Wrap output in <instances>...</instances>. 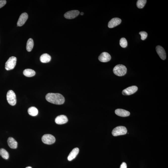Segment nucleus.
Wrapping results in <instances>:
<instances>
[{
    "label": "nucleus",
    "instance_id": "1",
    "mask_svg": "<svg viewBox=\"0 0 168 168\" xmlns=\"http://www.w3.org/2000/svg\"><path fill=\"white\" fill-rule=\"evenodd\" d=\"M46 98L48 101L56 105H61L65 101L64 97L59 93H48L46 94Z\"/></svg>",
    "mask_w": 168,
    "mask_h": 168
},
{
    "label": "nucleus",
    "instance_id": "2",
    "mask_svg": "<svg viewBox=\"0 0 168 168\" xmlns=\"http://www.w3.org/2000/svg\"><path fill=\"white\" fill-rule=\"evenodd\" d=\"M127 69L125 66L122 65H118L115 66L113 69L114 73L119 76H122L127 73Z\"/></svg>",
    "mask_w": 168,
    "mask_h": 168
},
{
    "label": "nucleus",
    "instance_id": "3",
    "mask_svg": "<svg viewBox=\"0 0 168 168\" xmlns=\"http://www.w3.org/2000/svg\"><path fill=\"white\" fill-rule=\"evenodd\" d=\"M7 99L8 103L11 106H14L16 103V94L13 90H10L7 92Z\"/></svg>",
    "mask_w": 168,
    "mask_h": 168
},
{
    "label": "nucleus",
    "instance_id": "4",
    "mask_svg": "<svg viewBox=\"0 0 168 168\" xmlns=\"http://www.w3.org/2000/svg\"><path fill=\"white\" fill-rule=\"evenodd\" d=\"M127 128L123 126H118L113 130L112 134L115 136L126 134L127 133Z\"/></svg>",
    "mask_w": 168,
    "mask_h": 168
},
{
    "label": "nucleus",
    "instance_id": "5",
    "mask_svg": "<svg viewBox=\"0 0 168 168\" xmlns=\"http://www.w3.org/2000/svg\"><path fill=\"white\" fill-rule=\"evenodd\" d=\"M17 60L16 58L14 56L10 57L5 63L6 69L9 70L13 69L16 64Z\"/></svg>",
    "mask_w": 168,
    "mask_h": 168
},
{
    "label": "nucleus",
    "instance_id": "6",
    "mask_svg": "<svg viewBox=\"0 0 168 168\" xmlns=\"http://www.w3.org/2000/svg\"><path fill=\"white\" fill-rule=\"evenodd\" d=\"M42 140L45 144H51L56 141L54 136L51 134H45L42 137Z\"/></svg>",
    "mask_w": 168,
    "mask_h": 168
},
{
    "label": "nucleus",
    "instance_id": "7",
    "mask_svg": "<svg viewBox=\"0 0 168 168\" xmlns=\"http://www.w3.org/2000/svg\"><path fill=\"white\" fill-rule=\"evenodd\" d=\"M138 88L135 86L129 87L124 89L122 92V94L124 95H130L134 94L138 90Z\"/></svg>",
    "mask_w": 168,
    "mask_h": 168
},
{
    "label": "nucleus",
    "instance_id": "8",
    "mask_svg": "<svg viewBox=\"0 0 168 168\" xmlns=\"http://www.w3.org/2000/svg\"><path fill=\"white\" fill-rule=\"evenodd\" d=\"M79 14V11L73 10L69 11L65 13L64 17L67 19H73L78 16Z\"/></svg>",
    "mask_w": 168,
    "mask_h": 168
},
{
    "label": "nucleus",
    "instance_id": "9",
    "mask_svg": "<svg viewBox=\"0 0 168 168\" xmlns=\"http://www.w3.org/2000/svg\"><path fill=\"white\" fill-rule=\"evenodd\" d=\"M28 18V15L27 13H22L18 20L17 24V26L19 27L22 26L25 24Z\"/></svg>",
    "mask_w": 168,
    "mask_h": 168
},
{
    "label": "nucleus",
    "instance_id": "10",
    "mask_svg": "<svg viewBox=\"0 0 168 168\" xmlns=\"http://www.w3.org/2000/svg\"><path fill=\"white\" fill-rule=\"evenodd\" d=\"M111 56L109 54L106 52H102L99 57V61L102 62H108L111 60Z\"/></svg>",
    "mask_w": 168,
    "mask_h": 168
},
{
    "label": "nucleus",
    "instance_id": "11",
    "mask_svg": "<svg viewBox=\"0 0 168 168\" xmlns=\"http://www.w3.org/2000/svg\"><path fill=\"white\" fill-rule=\"evenodd\" d=\"M68 119L64 115H61L57 116L55 119V122L57 124L61 125L65 124L68 122Z\"/></svg>",
    "mask_w": 168,
    "mask_h": 168
},
{
    "label": "nucleus",
    "instance_id": "12",
    "mask_svg": "<svg viewBox=\"0 0 168 168\" xmlns=\"http://www.w3.org/2000/svg\"><path fill=\"white\" fill-rule=\"evenodd\" d=\"M156 49L157 53L160 58L162 60H165L166 58V54L164 48L161 46H157Z\"/></svg>",
    "mask_w": 168,
    "mask_h": 168
},
{
    "label": "nucleus",
    "instance_id": "13",
    "mask_svg": "<svg viewBox=\"0 0 168 168\" xmlns=\"http://www.w3.org/2000/svg\"><path fill=\"white\" fill-rule=\"evenodd\" d=\"M121 22V19L120 18H112L109 22L108 26L109 28H114L115 27L119 25Z\"/></svg>",
    "mask_w": 168,
    "mask_h": 168
},
{
    "label": "nucleus",
    "instance_id": "14",
    "mask_svg": "<svg viewBox=\"0 0 168 168\" xmlns=\"http://www.w3.org/2000/svg\"><path fill=\"white\" fill-rule=\"evenodd\" d=\"M115 113L117 116L121 117H127L130 115L129 111L121 109H117L115 110Z\"/></svg>",
    "mask_w": 168,
    "mask_h": 168
},
{
    "label": "nucleus",
    "instance_id": "15",
    "mask_svg": "<svg viewBox=\"0 0 168 168\" xmlns=\"http://www.w3.org/2000/svg\"><path fill=\"white\" fill-rule=\"evenodd\" d=\"M79 152V149L78 148L73 149L68 156V159L69 161H71L76 158Z\"/></svg>",
    "mask_w": 168,
    "mask_h": 168
},
{
    "label": "nucleus",
    "instance_id": "16",
    "mask_svg": "<svg viewBox=\"0 0 168 168\" xmlns=\"http://www.w3.org/2000/svg\"><path fill=\"white\" fill-rule=\"evenodd\" d=\"M7 142L8 146L11 149H16L18 147V143L14 138L10 137L8 138Z\"/></svg>",
    "mask_w": 168,
    "mask_h": 168
},
{
    "label": "nucleus",
    "instance_id": "17",
    "mask_svg": "<svg viewBox=\"0 0 168 168\" xmlns=\"http://www.w3.org/2000/svg\"><path fill=\"white\" fill-rule=\"evenodd\" d=\"M51 57L47 53L44 54L40 57V61L43 63H47L51 61Z\"/></svg>",
    "mask_w": 168,
    "mask_h": 168
},
{
    "label": "nucleus",
    "instance_id": "18",
    "mask_svg": "<svg viewBox=\"0 0 168 168\" xmlns=\"http://www.w3.org/2000/svg\"><path fill=\"white\" fill-rule=\"evenodd\" d=\"M24 75L27 77L34 76L35 74V71L31 69H26L24 70L23 72Z\"/></svg>",
    "mask_w": 168,
    "mask_h": 168
},
{
    "label": "nucleus",
    "instance_id": "19",
    "mask_svg": "<svg viewBox=\"0 0 168 168\" xmlns=\"http://www.w3.org/2000/svg\"><path fill=\"white\" fill-rule=\"evenodd\" d=\"M34 41L33 39L31 38L28 40L27 42L26 49L27 51L30 52L32 50L34 46Z\"/></svg>",
    "mask_w": 168,
    "mask_h": 168
},
{
    "label": "nucleus",
    "instance_id": "20",
    "mask_svg": "<svg viewBox=\"0 0 168 168\" xmlns=\"http://www.w3.org/2000/svg\"><path fill=\"white\" fill-rule=\"evenodd\" d=\"M28 112L31 116H35L37 115L38 111L36 107L32 106L28 109Z\"/></svg>",
    "mask_w": 168,
    "mask_h": 168
},
{
    "label": "nucleus",
    "instance_id": "21",
    "mask_svg": "<svg viewBox=\"0 0 168 168\" xmlns=\"http://www.w3.org/2000/svg\"><path fill=\"white\" fill-rule=\"evenodd\" d=\"M0 155L3 159H8L9 157V154L8 152L3 148L0 149Z\"/></svg>",
    "mask_w": 168,
    "mask_h": 168
},
{
    "label": "nucleus",
    "instance_id": "22",
    "mask_svg": "<svg viewBox=\"0 0 168 168\" xmlns=\"http://www.w3.org/2000/svg\"><path fill=\"white\" fill-rule=\"evenodd\" d=\"M147 0H138L137 2V6L139 8H142L144 6L146 3Z\"/></svg>",
    "mask_w": 168,
    "mask_h": 168
},
{
    "label": "nucleus",
    "instance_id": "23",
    "mask_svg": "<svg viewBox=\"0 0 168 168\" xmlns=\"http://www.w3.org/2000/svg\"><path fill=\"white\" fill-rule=\"evenodd\" d=\"M120 44L123 48L127 47L128 45L127 40L125 38H121L120 40Z\"/></svg>",
    "mask_w": 168,
    "mask_h": 168
},
{
    "label": "nucleus",
    "instance_id": "24",
    "mask_svg": "<svg viewBox=\"0 0 168 168\" xmlns=\"http://www.w3.org/2000/svg\"><path fill=\"white\" fill-rule=\"evenodd\" d=\"M139 34L141 35V39L142 40H145L146 38L147 37V33L145 32H139Z\"/></svg>",
    "mask_w": 168,
    "mask_h": 168
},
{
    "label": "nucleus",
    "instance_id": "25",
    "mask_svg": "<svg viewBox=\"0 0 168 168\" xmlns=\"http://www.w3.org/2000/svg\"><path fill=\"white\" fill-rule=\"evenodd\" d=\"M6 3V1L5 0H0V8L4 6Z\"/></svg>",
    "mask_w": 168,
    "mask_h": 168
},
{
    "label": "nucleus",
    "instance_id": "26",
    "mask_svg": "<svg viewBox=\"0 0 168 168\" xmlns=\"http://www.w3.org/2000/svg\"><path fill=\"white\" fill-rule=\"evenodd\" d=\"M127 164L125 162L121 164L120 168H127Z\"/></svg>",
    "mask_w": 168,
    "mask_h": 168
},
{
    "label": "nucleus",
    "instance_id": "27",
    "mask_svg": "<svg viewBox=\"0 0 168 168\" xmlns=\"http://www.w3.org/2000/svg\"><path fill=\"white\" fill-rule=\"evenodd\" d=\"M80 14L81 15H83L84 14V13H83V12H81V13H80Z\"/></svg>",
    "mask_w": 168,
    "mask_h": 168
},
{
    "label": "nucleus",
    "instance_id": "28",
    "mask_svg": "<svg viewBox=\"0 0 168 168\" xmlns=\"http://www.w3.org/2000/svg\"><path fill=\"white\" fill-rule=\"evenodd\" d=\"M26 168H32L31 167H28Z\"/></svg>",
    "mask_w": 168,
    "mask_h": 168
}]
</instances>
